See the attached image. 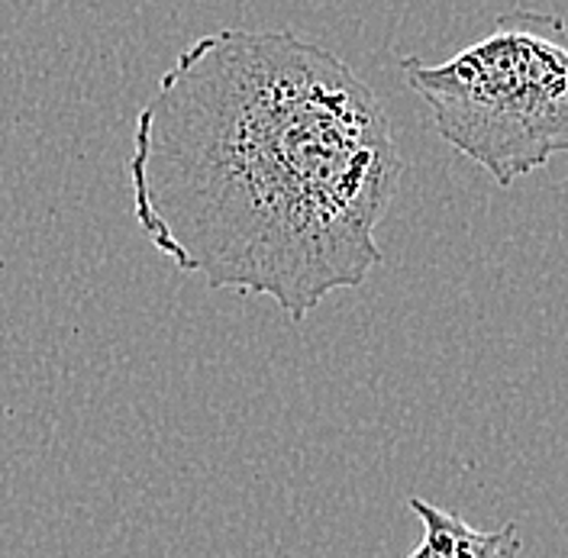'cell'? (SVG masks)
<instances>
[{"instance_id":"1","label":"cell","mask_w":568,"mask_h":558,"mask_svg":"<svg viewBox=\"0 0 568 558\" xmlns=\"http://www.w3.org/2000/svg\"><path fill=\"white\" fill-rule=\"evenodd\" d=\"M400 152L375 91L287 30L194 39L142 106L126 159L142 236L184 275L304 323L385 262Z\"/></svg>"},{"instance_id":"2","label":"cell","mask_w":568,"mask_h":558,"mask_svg":"<svg viewBox=\"0 0 568 558\" xmlns=\"http://www.w3.org/2000/svg\"><path fill=\"white\" fill-rule=\"evenodd\" d=\"M433 126L500 187L568 155V27L517 7L446 62L404 59Z\"/></svg>"},{"instance_id":"3","label":"cell","mask_w":568,"mask_h":558,"mask_svg":"<svg viewBox=\"0 0 568 558\" xmlns=\"http://www.w3.org/2000/svg\"><path fill=\"white\" fill-rule=\"evenodd\" d=\"M407 507L420 520L424 539L407 558H520L524 539L520 526L504 524L497 529H478L459 514L436 507L424 497H410Z\"/></svg>"}]
</instances>
